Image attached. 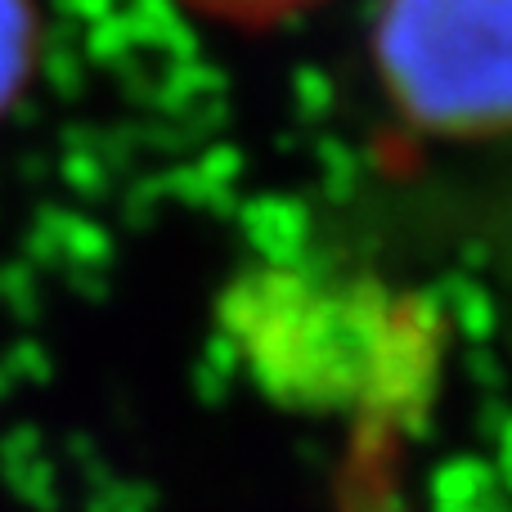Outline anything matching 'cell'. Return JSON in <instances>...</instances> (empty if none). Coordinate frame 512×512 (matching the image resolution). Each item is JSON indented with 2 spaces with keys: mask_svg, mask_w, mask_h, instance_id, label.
Masks as SVG:
<instances>
[{
  "mask_svg": "<svg viewBox=\"0 0 512 512\" xmlns=\"http://www.w3.org/2000/svg\"><path fill=\"white\" fill-rule=\"evenodd\" d=\"M221 328L274 405L346 432L355 508L382 495L445 382L450 333L432 301L373 274L261 265L225 292Z\"/></svg>",
  "mask_w": 512,
  "mask_h": 512,
  "instance_id": "1",
  "label": "cell"
},
{
  "mask_svg": "<svg viewBox=\"0 0 512 512\" xmlns=\"http://www.w3.org/2000/svg\"><path fill=\"white\" fill-rule=\"evenodd\" d=\"M373 59L418 131H512V0H382Z\"/></svg>",
  "mask_w": 512,
  "mask_h": 512,
  "instance_id": "2",
  "label": "cell"
},
{
  "mask_svg": "<svg viewBox=\"0 0 512 512\" xmlns=\"http://www.w3.org/2000/svg\"><path fill=\"white\" fill-rule=\"evenodd\" d=\"M32 68V5L0 0V108L14 99Z\"/></svg>",
  "mask_w": 512,
  "mask_h": 512,
  "instance_id": "3",
  "label": "cell"
},
{
  "mask_svg": "<svg viewBox=\"0 0 512 512\" xmlns=\"http://www.w3.org/2000/svg\"><path fill=\"white\" fill-rule=\"evenodd\" d=\"M185 5L203 9L212 18H225V23L256 27V23H279V18L297 14V9L315 5V0H185Z\"/></svg>",
  "mask_w": 512,
  "mask_h": 512,
  "instance_id": "4",
  "label": "cell"
}]
</instances>
